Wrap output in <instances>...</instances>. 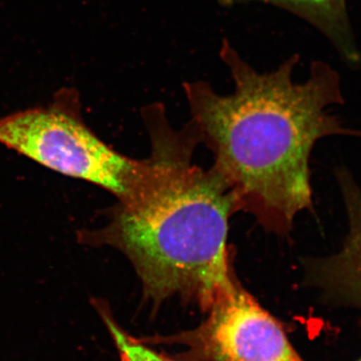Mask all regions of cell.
<instances>
[{
    "mask_svg": "<svg viewBox=\"0 0 361 361\" xmlns=\"http://www.w3.org/2000/svg\"><path fill=\"white\" fill-rule=\"evenodd\" d=\"M0 144L35 163L96 185L130 200L149 172L148 158L135 160L102 141L85 125L75 90H63L47 106L0 118Z\"/></svg>",
    "mask_w": 361,
    "mask_h": 361,
    "instance_id": "obj_3",
    "label": "cell"
},
{
    "mask_svg": "<svg viewBox=\"0 0 361 361\" xmlns=\"http://www.w3.org/2000/svg\"><path fill=\"white\" fill-rule=\"evenodd\" d=\"M348 217V234L341 251L329 257L308 259L305 268L313 283L361 298V189L345 169L337 171Z\"/></svg>",
    "mask_w": 361,
    "mask_h": 361,
    "instance_id": "obj_5",
    "label": "cell"
},
{
    "mask_svg": "<svg viewBox=\"0 0 361 361\" xmlns=\"http://www.w3.org/2000/svg\"><path fill=\"white\" fill-rule=\"evenodd\" d=\"M94 304L111 339L115 342L122 361H179L173 356L158 353L155 349L149 348L141 338H135L132 334H128L116 323L108 304L99 299L94 300Z\"/></svg>",
    "mask_w": 361,
    "mask_h": 361,
    "instance_id": "obj_7",
    "label": "cell"
},
{
    "mask_svg": "<svg viewBox=\"0 0 361 361\" xmlns=\"http://www.w3.org/2000/svg\"><path fill=\"white\" fill-rule=\"evenodd\" d=\"M206 313L194 329L141 339L149 345L177 344L184 348L173 356L179 361H304L276 318L238 278Z\"/></svg>",
    "mask_w": 361,
    "mask_h": 361,
    "instance_id": "obj_4",
    "label": "cell"
},
{
    "mask_svg": "<svg viewBox=\"0 0 361 361\" xmlns=\"http://www.w3.org/2000/svg\"><path fill=\"white\" fill-rule=\"evenodd\" d=\"M220 59L234 92L220 94L204 80L183 85L190 123L212 152V168L224 180L237 212L250 214L266 232L288 236L297 214L312 210L310 159L316 142L337 135H361L329 115L343 104L341 78L315 61L305 82H293L299 56L259 73L223 39Z\"/></svg>",
    "mask_w": 361,
    "mask_h": 361,
    "instance_id": "obj_1",
    "label": "cell"
},
{
    "mask_svg": "<svg viewBox=\"0 0 361 361\" xmlns=\"http://www.w3.org/2000/svg\"><path fill=\"white\" fill-rule=\"evenodd\" d=\"M220 6L261 2L284 9L314 26L334 44L337 52L349 66L360 63V52L349 21L346 0H216Z\"/></svg>",
    "mask_w": 361,
    "mask_h": 361,
    "instance_id": "obj_6",
    "label": "cell"
},
{
    "mask_svg": "<svg viewBox=\"0 0 361 361\" xmlns=\"http://www.w3.org/2000/svg\"><path fill=\"white\" fill-rule=\"evenodd\" d=\"M151 141L149 173L137 193L111 210L109 222L80 233L82 243L122 252L154 308L178 297L203 312L237 279L227 245L236 202L212 167H199L191 123L175 130L163 104L142 111Z\"/></svg>",
    "mask_w": 361,
    "mask_h": 361,
    "instance_id": "obj_2",
    "label": "cell"
},
{
    "mask_svg": "<svg viewBox=\"0 0 361 361\" xmlns=\"http://www.w3.org/2000/svg\"><path fill=\"white\" fill-rule=\"evenodd\" d=\"M358 361H361V360H358Z\"/></svg>",
    "mask_w": 361,
    "mask_h": 361,
    "instance_id": "obj_8",
    "label": "cell"
}]
</instances>
